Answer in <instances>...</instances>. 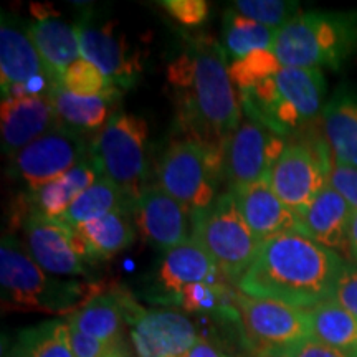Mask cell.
Masks as SVG:
<instances>
[{"label":"cell","instance_id":"6da1fadb","mask_svg":"<svg viewBox=\"0 0 357 357\" xmlns=\"http://www.w3.org/2000/svg\"><path fill=\"white\" fill-rule=\"evenodd\" d=\"M167 82L178 93L177 116L185 136L223 149L240 126V101L225 48L212 35L192 37L167 66Z\"/></svg>","mask_w":357,"mask_h":357},{"label":"cell","instance_id":"7a4b0ae2","mask_svg":"<svg viewBox=\"0 0 357 357\" xmlns=\"http://www.w3.org/2000/svg\"><path fill=\"white\" fill-rule=\"evenodd\" d=\"M346 263L300 230L263 240L252 265L236 283L240 293L311 310L333 300Z\"/></svg>","mask_w":357,"mask_h":357},{"label":"cell","instance_id":"3957f363","mask_svg":"<svg viewBox=\"0 0 357 357\" xmlns=\"http://www.w3.org/2000/svg\"><path fill=\"white\" fill-rule=\"evenodd\" d=\"M324 95L321 70L281 66L273 77L240 91V106L250 121L284 137L323 113Z\"/></svg>","mask_w":357,"mask_h":357},{"label":"cell","instance_id":"277c9868","mask_svg":"<svg viewBox=\"0 0 357 357\" xmlns=\"http://www.w3.org/2000/svg\"><path fill=\"white\" fill-rule=\"evenodd\" d=\"M273 52L283 66L339 70L357 52V12H301L278 30Z\"/></svg>","mask_w":357,"mask_h":357},{"label":"cell","instance_id":"5b68a950","mask_svg":"<svg viewBox=\"0 0 357 357\" xmlns=\"http://www.w3.org/2000/svg\"><path fill=\"white\" fill-rule=\"evenodd\" d=\"M0 284L3 310L73 312L91 296L93 287L56 280L45 273L29 250L13 235H3L0 245Z\"/></svg>","mask_w":357,"mask_h":357},{"label":"cell","instance_id":"8992f818","mask_svg":"<svg viewBox=\"0 0 357 357\" xmlns=\"http://www.w3.org/2000/svg\"><path fill=\"white\" fill-rule=\"evenodd\" d=\"M192 238L215 263L227 281L236 284L255 258L260 240L240 212L230 192L218 195L204 211L192 213Z\"/></svg>","mask_w":357,"mask_h":357},{"label":"cell","instance_id":"52a82bcc","mask_svg":"<svg viewBox=\"0 0 357 357\" xmlns=\"http://www.w3.org/2000/svg\"><path fill=\"white\" fill-rule=\"evenodd\" d=\"M101 176L136 200L147 185V123L132 113H114L89 144Z\"/></svg>","mask_w":357,"mask_h":357},{"label":"cell","instance_id":"ba28073f","mask_svg":"<svg viewBox=\"0 0 357 357\" xmlns=\"http://www.w3.org/2000/svg\"><path fill=\"white\" fill-rule=\"evenodd\" d=\"M223 172V149L184 137L164 151L158 164V185L192 213L215 200Z\"/></svg>","mask_w":357,"mask_h":357},{"label":"cell","instance_id":"9c48e42d","mask_svg":"<svg viewBox=\"0 0 357 357\" xmlns=\"http://www.w3.org/2000/svg\"><path fill=\"white\" fill-rule=\"evenodd\" d=\"M234 312L245 346L255 357H283L293 344L311 336L310 312L303 307L236 291Z\"/></svg>","mask_w":357,"mask_h":357},{"label":"cell","instance_id":"30bf717a","mask_svg":"<svg viewBox=\"0 0 357 357\" xmlns=\"http://www.w3.org/2000/svg\"><path fill=\"white\" fill-rule=\"evenodd\" d=\"M22 200L20 227L35 263L52 275L88 276L93 260L78 231L60 218L42 215L26 199Z\"/></svg>","mask_w":357,"mask_h":357},{"label":"cell","instance_id":"8fae6325","mask_svg":"<svg viewBox=\"0 0 357 357\" xmlns=\"http://www.w3.org/2000/svg\"><path fill=\"white\" fill-rule=\"evenodd\" d=\"M0 84L2 98L50 95L55 86L30 37V25L2 12L0 22Z\"/></svg>","mask_w":357,"mask_h":357},{"label":"cell","instance_id":"7c38bea8","mask_svg":"<svg viewBox=\"0 0 357 357\" xmlns=\"http://www.w3.org/2000/svg\"><path fill=\"white\" fill-rule=\"evenodd\" d=\"M331 167L333 160L323 146L291 142L276 160L268 181L289 211L301 213L329 185Z\"/></svg>","mask_w":357,"mask_h":357},{"label":"cell","instance_id":"4fadbf2b","mask_svg":"<svg viewBox=\"0 0 357 357\" xmlns=\"http://www.w3.org/2000/svg\"><path fill=\"white\" fill-rule=\"evenodd\" d=\"M88 154L83 136L58 126L13 155L8 172L26 184L29 192H35L63 176Z\"/></svg>","mask_w":357,"mask_h":357},{"label":"cell","instance_id":"5bb4252c","mask_svg":"<svg viewBox=\"0 0 357 357\" xmlns=\"http://www.w3.org/2000/svg\"><path fill=\"white\" fill-rule=\"evenodd\" d=\"M75 30L82 56L116 88L124 91L137 83L142 71L139 53L128 43L126 35L116 32L114 22L98 20L91 13H84L75 24Z\"/></svg>","mask_w":357,"mask_h":357},{"label":"cell","instance_id":"9a60e30c","mask_svg":"<svg viewBox=\"0 0 357 357\" xmlns=\"http://www.w3.org/2000/svg\"><path fill=\"white\" fill-rule=\"evenodd\" d=\"M287 142L255 121H243L223 144V176L229 190L270 177Z\"/></svg>","mask_w":357,"mask_h":357},{"label":"cell","instance_id":"2e32d148","mask_svg":"<svg viewBox=\"0 0 357 357\" xmlns=\"http://www.w3.org/2000/svg\"><path fill=\"white\" fill-rule=\"evenodd\" d=\"M132 218L142 238L166 252L190 238V212L159 185H147L134 200Z\"/></svg>","mask_w":357,"mask_h":357},{"label":"cell","instance_id":"e0dca14e","mask_svg":"<svg viewBox=\"0 0 357 357\" xmlns=\"http://www.w3.org/2000/svg\"><path fill=\"white\" fill-rule=\"evenodd\" d=\"M139 305L121 289L95 291L77 311L66 318V324L98 341L111 342L123 336V326H134L144 314Z\"/></svg>","mask_w":357,"mask_h":357},{"label":"cell","instance_id":"ac0fdd59","mask_svg":"<svg viewBox=\"0 0 357 357\" xmlns=\"http://www.w3.org/2000/svg\"><path fill=\"white\" fill-rule=\"evenodd\" d=\"M2 151L13 158L38 137L58 128L50 95H24L2 100Z\"/></svg>","mask_w":357,"mask_h":357},{"label":"cell","instance_id":"d6986e66","mask_svg":"<svg viewBox=\"0 0 357 357\" xmlns=\"http://www.w3.org/2000/svg\"><path fill=\"white\" fill-rule=\"evenodd\" d=\"M131 336L137 357H184L199 341L192 321L174 311H146Z\"/></svg>","mask_w":357,"mask_h":357},{"label":"cell","instance_id":"ffe728a7","mask_svg":"<svg viewBox=\"0 0 357 357\" xmlns=\"http://www.w3.org/2000/svg\"><path fill=\"white\" fill-rule=\"evenodd\" d=\"M32 12L37 20L30 24V37L52 79L60 84L66 70L83 58L77 30L47 7L35 6Z\"/></svg>","mask_w":357,"mask_h":357},{"label":"cell","instance_id":"44dd1931","mask_svg":"<svg viewBox=\"0 0 357 357\" xmlns=\"http://www.w3.org/2000/svg\"><path fill=\"white\" fill-rule=\"evenodd\" d=\"M229 192L235 197L245 222L260 242L298 229L296 213L281 202L268 177Z\"/></svg>","mask_w":357,"mask_h":357},{"label":"cell","instance_id":"7402d4cb","mask_svg":"<svg viewBox=\"0 0 357 357\" xmlns=\"http://www.w3.org/2000/svg\"><path fill=\"white\" fill-rule=\"evenodd\" d=\"M354 208L334 190L331 185L324 187L321 194L301 213H296L298 229L316 243L333 250H347V234Z\"/></svg>","mask_w":357,"mask_h":357},{"label":"cell","instance_id":"603a6c76","mask_svg":"<svg viewBox=\"0 0 357 357\" xmlns=\"http://www.w3.org/2000/svg\"><path fill=\"white\" fill-rule=\"evenodd\" d=\"M159 284L178 300L182 289L195 283H222L225 280L207 252L194 238L166 252L159 268Z\"/></svg>","mask_w":357,"mask_h":357},{"label":"cell","instance_id":"cb8c5ba5","mask_svg":"<svg viewBox=\"0 0 357 357\" xmlns=\"http://www.w3.org/2000/svg\"><path fill=\"white\" fill-rule=\"evenodd\" d=\"M321 114L333 162L357 169V93L341 88L326 102Z\"/></svg>","mask_w":357,"mask_h":357},{"label":"cell","instance_id":"d4e9b609","mask_svg":"<svg viewBox=\"0 0 357 357\" xmlns=\"http://www.w3.org/2000/svg\"><path fill=\"white\" fill-rule=\"evenodd\" d=\"M101 177L96 162L93 160L91 154H88L82 162H78L61 177L48 182L42 189L29 192L30 195L26 200L42 215L61 218L75 200L93 184H96Z\"/></svg>","mask_w":357,"mask_h":357},{"label":"cell","instance_id":"484cf974","mask_svg":"<svg viewBox=\"0 0 357 357\" xmlns=\"http://www.w3.org/2000/svg\"><path fill=\"white\" fill-rule=\"evenodd\" d=\"M50 100L56 113L58 126L79 136L105 128L113 118V108L121 98L113 96H78L68 91L63 84H55Z\"/></svg>","mask_w":357,"mask_h":357},{"label":"cell","instance_id":"4316f807","mask_svg":"<svg viewBox=\"0 0 357 357\" xmlns=\"http://www.w3.org/2000/svg\"><path fill=\"white\" fill-rule=\"evenodd\" d=\"M86 245L93 263L108 260L134 242L132 208H119L96 220L73 227Z\"/></svg>","mask_w":357,"mask_h":357},{"label":"cell","instance_id":"83f0119b","mask_svg":"<svg viewBox=\"0 0 357 357\" xmlns=\"http://www.w3.org/2000/svg\"><path fill=\"white\" fill-rule=\"evenodd\" d=\"M311 337L337 349L357 354V318L334 300L319 303L311 310Z\"/></svg>","mask_w":357,"mask_h":357},{"label":"cell","instance_id":"f1b7e54d","mask_svg":"<svg viewBox=\"0 0 357 357\" xmlns=\"http://www.w3.org/2000/svg\"><path fill=\"white\" fill-rule=\"evenodd\" d=\"M6 357H75L66 319L43 321L20 331Z\"/></svg>","mask_w":357,"mask_h":357},{"label":"cell","instance_id":"f546056e","mask_svg":"<svg viewBox=\"0 0 357 357\" xmlns=\"http://www.w3.org/2000/svg\"><path fill=\"white\" fill-rule=\"evenodd\" d=\"M223 48L231 63L250 52L273 50L278 30L247 19L235 8H229L223 15Z\"/></svg>","mask_w":357,"mask_h":357},{"label":"cell","instance_id":"4dcf8cb0","mask_svg":"<svg viewBox=\"0 0 357 357\" xmlns=\"http://www.w3.org/2000/svg\"><path fill=\"white\" fill-rule=\"evenodd\" d=\"M132 200H129L118 185L101 177L96 184H93L75 200L60 220L71 227H77L108 215L119 208H132Z\"/></svg>","mask_w":357,"mask_h":357},{"label":"cell","instance_id":"1f68e13d","mask_svg":"<svg viewBox=\"0 0 357 357\" xmlns=\"http://www.w3.org/2000/svg\"><path fill=\"white\" fill-rule=\"evenodd\" d=\"M68 91L78 96H113L121 98L123 91L114 86L95 65L88 60H78L71 65L61 78V83Z\"/></svg>","mask_w":357,"mask_h":357},{"label":"cell","instance_id":"d6a6232c","mask_svg":"<svg viewBox=\"0 0 357 357\" xmlns=\"http://www.w3.org/2000/svg\"><path fill=\"white\" fill-rule=\"evenodd\" d=\"M281 66L283 65L273 50H255L230 63V77L238 91H245L263 79L273 77Z\"/></svg>","mask_w":357,"mask_h":357},{"label":"cell","instance_id":"836d02e7","mask_svg":"<svg viewBox=\"0 0 357 357\" xmlns=\"http://www.w3.org/2000/svg\"><path fill=\"white\" fill-rule=\"evenodd\" d=\"M178 305L190 312L234 311V291L223 283H195L182 289Z\"/></svg>","mask_w":357,"mask_h":357},{"label":"cell","instance_id":"e575fe53","mask_svg":"<svg viewBox=\"0 0 357 357\" xmlns=\"http://www.w3.org/2000/svg\"><path fill=\"white\" fill-rule=\"evenodd\" d=\"M231 8L275 30H280L301 13L300 3L288 0H236Z\"/></svg>","mask_w":357,"mask_h":357},{"label":"cell","instance_id":"d590c367","mask_svg":"<svg viewBox=\"0 0 357 357\" xmlns=\"http://www.w3.org/2000/svg\"><path fill=\"white\" fill-rule=\"evenodd\" d=\"M160 6L174 20L185 26L202 25L208 17V3L205 0H166Z\"/></svg>","mask_w":357,"mask_h":357},{"label":"cell","instance_id":"8d00e7d4","mask_svg":"<svg viewBox=\"0 0 357 357\" xmlns=\"http://www.w3.org/2000/svg\"><path fill=\"white\" fill-rule=\"evenodd\" d=\"M333 300L357 318V263L344 265L334 289Z\"/></svg>","mask_w":357,"mask_h":357},{"label":"cell","instance_id":"74e56055","mask_svg":"<svg viewBox=\"0 0 357 357\" xmlns=\"http://www.w3.org/2000/svg\"><path fill=\"white\" fill-rule=\"evenodd\" d=\"M329 185L351 204L352 208H357V169L346 167L333 162L329 172Z\"/></svg>","mask_w":357,"mask_h":357},{"label":"cell","instance_id":"f35d334b","mask_svg":"<svg viewBox=\"0 0 357 357\" xmlns=\"http://www.w3.org/2000/svg\"><path fill=\"white\" fill-rule=\"evenodd\" d=\"M283 357H357V354L324 344V342L310 336L293 344L284 352Z\"/></svg>","mask_w":357,"mask_h":357},{"label":"cell","instance_id":"ab89813d","mask_svg":"<svg viewBox=\"0 0 357 357\" xmlns=\"http://www.w3.org/2000/svg\"><path fill=\"white\" fill-rule=\"evenodd\" d=\"M70 331V346L75 357H102L108 351L109 344L98 341V339L88 336L78 329L68 326Z\"/></svg>","mask_w":357,"mask_h":357},{"label":"cell","instance_id":"60d3db41","mask_svg":"<svg viewBox=\"0 0 357 357\" xmlns=\"http://www.w3.org/2000/svg\"><path fill=\"white\" fill-rule=\"evenodd\" d=\"M184 357H230L225 352L218 349L213 342L207 341V339L199 337V341L190 347L189 352Z\"/></svg>","mask_w":357,"mask_h":357},{"label":"cell","instance_id":"b9f144b4","mask_svg":"<svg viewBox=\"0 0 357 357\" xmlns=\"http://www.w3.org/2000/svg\"><path fill=\"white\" fill-rule=\"evenodd\" d=\"M347 252L357 263V208L352 211L349 222V234H347Z\"/></svg>","mask_w":357,"mask_h":357},{"label":"cell","instance_id":"7bdbcfd3","mask_svg":"<svg viewBox=\"0 0 357 357\" xmlns=\"http://www.w3.org/2000/svg\"><path fill=\"white\" fill-rule=\"evenodd\" d=\"M102 357H132V352L129 349L126 339L121 337L118 339V341L111 342L108 351L105 352V356Z\"/></svg>","mask_w":357,"mask_h":357}]
</instances>
